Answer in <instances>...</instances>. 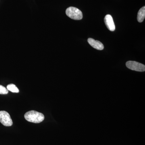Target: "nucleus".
<instances>
[{"instance_id": "nucleus-1", "label": "nucleus", "mask_w": 145, "mask_h": 145, "mask_svg": "<svg viewBox=\"0 0 145 145\" xmlns=\"http://www.w3.org/2000/svg\"><path fill=\"white\" fill-rule=\"evenodd\" d=\"M24 117L28 121L35 123H41L44 119L43 114L35 110L27 112L25 114Z\"/></svg>"}, {"instance_id": "nucleus-2", "label": "nucleus", "mask_w": 145, "mask_h": 145, "mask_svg": "<svg viewBox=\"0 0 145 145\" xmlns=\"http://www.w3.org/2000/svg\"><path fill=\"white\" fill-rule=\"evenodd\" d=\"M66 14L69 18L72 20H79L83 18V14L82 11L76 7H69L66 10Z\"/></svg>"}, {"instance_id": "nucleus-3", "label": "nucleus", "mask_w": 145, "mask_h": 145, "mask_svg": "<svg viewBox=\"0 0 145 145\" xmlns=\"http://www.w3.org/2000/svg\"><path fill=\"white\" fill-rule=\"evenodd\" d=\"M128 68L133 71L139 72H144L145 71V65L134 61H128L126 63Z\"/></svg>"}, {"instance_id": "nucleus-4", "label": "nucleus", "mask_w": 145, "mask_h": 145, "mask_svg": "<svg viewBox=\"0 0 145 145\" xmlns=\"http://www.w3.org/2000/svg\"><path fill=\"white\" fill-rule=\"evenodd\" d=\"M0 122L5 126H11L13 125L10 114L5 111H0Z\"/></svg>"}, {"instance_id": "nucleus-5", "label": "nucleus", "mask_w": 145, "mask_h": 145, "mask_svg": "<svg viewBox=\"0 0 145 145\" xmlns=\"http://www.w3.org/2000/svg\"><path fill=\"white\" fill-rule=\"evenodd\" d=\"M105 24L108 29L110 31H114L115 29V25H114L113 18L110 15H107L104 19Z\"/></svg>"}, {"instance_id": "nucleus-6", "label": "nucleus", "mask_w": 145, "mask_h": 145, "mask_svg": "<svg viewBox=\"0 0 145 145\" xmlns=\"http://www.w3.org/2000/svg\"><path fill=\"white\" fill-rule=\"evenodd\" d=\"M88 42L92 47L95 49L99 50H103L104 49L103 44L99 41L95 40L93 39L89 38L88 40Z\"/></svg>"}, {"instance_id": "nucleus-7", "label": "nucleus", "mask_w": 145, "mask_h": 145, "mask_svg": "<svg viewBox=\"0 0 145 145\" xmlns=\"http://www.w3.org/2000/svg\"><path fill=\"white\" fill-rule=\"evenodd\" d=\"M145 18V7L140 8L137 14V20L139 22L141 23L144 21Z\"/></svg>"}, {"instance_id": "nucleus-8", "label": "nucleus", "mask_w": 145, "mask_h": 145, "mask_svg": "<svg viewBox=\"0 0 145 145\" xmlns=\"http://www.w3.org/2000/svg\"><path fill=\"white\" fill-rule=\"evenodd\" d=\"M7 88L8 90L10 91L13 93H18L19 90L15 85L13 84H10L7 87Z\"/></svg>"}, {"instance_id": "nucleus-9", "label": "nucleus", "mask_w": 145, "mask_h": 145, "mask_svg": "<svg viewBox=\"0 0 145 145\" xmlns=\"http://www.w3.org/2000/svg\"><path fill=\"white\" fill-rule=\"evenodd\" d=\"M8 90L4 86L0 85V94H7L8 93Z\"/></svg>"}]
</instances>
